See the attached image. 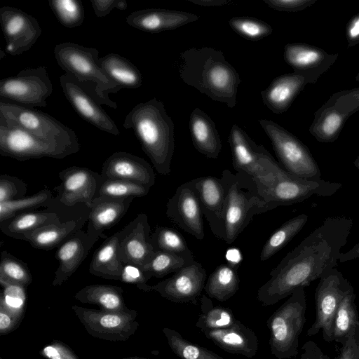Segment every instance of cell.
Masks as SVG:
<instances>
[{"instance_id": "6da1fadb", "label": "cell", "mask_w": 359, "mask_h": 359, "mask_svg": "<svg viewBox=\"0 0 359 359\" xmlns=\"http://www.w3.org/2000/svg\"><path fill=\"white\" fill-rule=\"evenodd\" d=\"M353 224L348 217H327L272 269L270 278L257 291L259 303L275 304L336 268Z\"/></svg>"}, {"instance_id": "7a4b0ae2", "label": "cell", "mask_w": 359, "mask_h": 359, "mask_svg": "<svg viewBox=\"0 0 359 359\" xmlns=\"http://www.w3.org/2000/svg\"><path fill=\"white\" fill-rule=\"evenodd\" d=\"M182 80L214 101L233 108L241 79L223 53L211 47L191 48L180 54Z\"/></svg>"}, {"instance_id": "3957f363", "label": "cell", "mask_w": 359, "mask_h": 359, "mask_svg": "<svg viewBox=\"0 0 359 359\" xmlns=\"http://www.w3.org/2000/svg\"><path fill=\"white\" fill-rule=\"evenodd\" d=\"M123 126L133 130L157 172L168 175L175 148L174 124L163 102L152 98L136 104L126 116Z\"/></svg>"}, {"instance_id": "277c9868", "label": "cell", "mask_w": 359, "mask_h": 359, "mask_svg": "<svg viewBox=\"0 0 359 359\" xmlns=\"http://www.w3.org/2000/svg\"><path fill=\"white\" fill-rule=\"evenodd\" d=\"M55 60L65 73L70 74L87 86L101 104L112 109L118 107L109 93H116L121 88L106 74L100 64L97 49L72 42H64L54 48Z\"/></svg>"}, {"instance_id": "5b68a950", "label": "cell", "mask_w": 359, "mask_h": 359, "mask_svg": "<svg viewBox=\"0 0 359 359\" xmlns=\"http://www.w3.org/2000/svg\"><path fill=\"white\" fill-rule=\"evenodd\" d=\"M306 299L304 287L297 289L269 318L271 353L278 359L298 354L299 337L306 322Z\"/></svg>"}, {"instance_id": "8992f818", "label": "cell", "mask_w": 359, "mask_h": 359, "mask_svg": "<svg viewBox=\"0 0 359 359\" xmlns=\"http://www.w3.org/2000/svg\"><path fill=\"white\" fill-rule=\"evenodd\" d=\"M0 118L74 154L80 150L81 144L75 132L46 112L1 101Z\"/></svg>"}, {"instance_id": "52a82bcc", "label": "cell", "mask_w": 359, "mask_h": 359, "mask_svg": "<svg viewBox=\"0 0 359 359\" xmlns=\"http://www.w3.org/2000/svg\"><path fill=\"white\" fill-rule=\"evenodd\" d=\"M256 193L274 208L302 202L312 196H330L341 189L339 182L299 177L283 170L269 181L255 184Z\"/></svg>"}, {"instance_id": "ba28073f", "label": "cell", "mask_w": 359, "mask_h": 359, "mask_svg": "<svg viewBox=\"0 0 359 359\" xmlns=\"http://www.w3.org/2000/svg\"><path fill=\"white\" fill-rule=\"evenodd\" d=\"M221 178L226 191L223 241L232 244L255 215L274 208L257 193L243 191L238 177L229 170H224Z\"/></svg>"}, {"instance_id": "9c48e42d", "label": "cell", "mask_w": 359, "mask_h": 359, "mask_svg": "<svg viewBox=\"0 0 359 359\" xmlns=\"http://www.w3.org/2000/svg\"><path fill=\"white\" fill-rule=\"evenodd\" d=\"M259 122L286 171L302 178H320L318 165L299 138L273 121L261 119Z\"/></svg>"}, {"instance_id": "30bf717a", "label": "cell", "mask_w": 359, "mask_h": 359, "mask_svg": "<svg viewBox=\"0 0 359 359\" xmlns=\"http://www.w3.org/2000/svg\"><path fill=\"white\" fill-rule=\"evenodd\" d=\"M229 142L234 169L248 174L255 184L269 181L283 170L262 145L257 144L236 124L231 127Z\"/></svg>"}, {"instance_id": "8fae6325", "label": "cell", "mask_w": 359, "mask_h": 359, "mask_svg": "<svg viewBox=\"0 0 359 359\" xmlns=\"http://www.w3.org/2000/svg\"><path fill=\"white\" fill-rule=\"evenodd\" d=\"M354 288L343 274L334 268L324 274L315 290L316 319L307 330L311 337L323 332L324 340L332 342L335 314L343 299Z\"/></svg>"}, {"instance_id": "7c38bea8", "label": "cell", "mask_w": 359, "mask_h": 359, "mask_svg": "<svg viewBox=\"0 0 359 359\" xmlns=\"http://www.w3.org/2000/svg\"><path fill=\"white\" fill-rule=\"evenodd\" d=\"M53 93V84L44 66L27 67L0 81L1 101L27 107H43Z\"/></svg>"}, {"instance_id": "4fadbf2b", "label": "cell", "mask_w": 359, "mask_h": 359, "mask_svg": "<svg viewBox=\"0 0 359 359\" xmlns=\"http://www.w3.org/2000/svg\"><path fill=\"white\" fill-rule=\"evenodd\" d=\"M358 111L359 87L338 91L316 111L309 131L320 142H333L348 118Z\"/></svg>"}, {"instance_id": "5bb4252c", "label": "cell", "mask_w": 359, "mask_h": 359, "mask_svg": "<svg viewBox=\"0 0 359 359\" xmlns=\"http://www.w3.org/2000/svg\"><path fill=\"white\" fill-rule=\"evenodd\" d=\"M72 150L45 141L0 118V154L18 161L43 157L64 158Z\"/></svg>"}, {"instance_id": "9a60e30c", "label": "cell", "mask_w": 359, "mask_h": 359, "mask_svg": "<svg viewBox=\"0 0 359 359\" xmlns=\"http://www.w3.org/2000/svg\"><path fill=\"white\" fill-rule=\"evenodd\" d=\"M86 332L92 337L109 341H125L135 334L139 323L134 309L124 312L105 311L79 306L72 307Z\"/></svg>"}, {"instance_id": "2e32d148", "label": "cell", "mask_w": 359, "mask_h": 359, "mask_svg": "<svg viewBox=\"0 0 359 359\" xmlns=\"http://www.w3.org/2000/svg\"><path fill=\"white\" fill-rule=\"evenodd\" d=\"M60 83L66 98L83 120L110 135H120L115 122L103 109L98 98L87 86L68 73L60 76Z\"/></svg>"}, {"instance_id": "e0dca14e", "label": "cell", "mask_w": 359, "mask_h": 359, "mask_svg": "<svg viewBox=\"0 0 359 359\" xmlns=\"http://www.w3.org/2000/svg\"><path fill=\"white\" fill-rule=\"evenodd\" d=\"M60 184L54 188L57 191L53 201L71 208L85 204L88 208L98 196L103 178L99 173L83 167L72 166L59 172Z\"/></svg>"}, {"instance_id": "ac0fdd59", "label": "cell", "mask_w": 359, "mask_h": 359, "mask_svg": "<svg viewBox=\"0 0 359 359\" xmlns=\"http://www.w3.org/2000/svg\"><path fill=\"white\" fill-rule=\"evenodd\" d=\"M330 68L323 67L308 71H294L275 78L261 92L264 104L275 114L285 112L305 87L316 83Z\"/></svg>"}, {"instance_id": "d6986e66", "label": "cell", "mask_w": 359, "mask_h": 359, "mask_svg": "<svg viewBox=\"0 0 359 359\" xmlns=\"http://www.w3.org/2000/svg\"><path fill=\"white\" fill-rule=\"evenodd\" d=\"M0 25L6 43V51L12 56L29 50L42 33L39 21L19 8H0Z\"/></svg>"}, {"instance_id": "ffe728a7", "label": "cell", "mask_w": 359, "mask_h": 359, "mask_svg": "<svg viewBox=\"0 0 359 359\" xmlns=\"http://www.w3.org/2000/svg\"><path fill=\"white\" fill-rule=\"evenodd\" d=\"M205 269L194 260L171 277L151 285V290L175 303L196 304L205 287Z\"/></svg>"}, {"instance_id": "44dd1931", "label": "cell", "mask_w": 359, "mask_h": 359, "mask_svg": "<svg viewBox=\"0 0 359 359\" xmlns=\"http://www.w3.org/2000/svg\"><path fill=\"white\" fill-rule=\"evenodd\" d=\"M165 214L177 226L198 240L205 237L203 212L194 180L178 187L166 204Z\"/></svg>"}, {"instance_id": "7402d4cb", "label": "cell", "mask_w": 359, "mask_h": 359, "mask_svg": "<svg viewBox=\"0 0 359 359\" xmlns=\"http://www.w3.org/2000/svg\"><path fill=\"white\" fill-rule=\"evenodd\" d=\"M118 255L123 264H132L144 269L156 252L151 241V226L145 213L123 228Z\"/></svg>"}, {"instance_id": "603a6c76", "label": "cell", "mask_w": 359, "mask_h": 359, "mask_svg": "<svg viewBox=\"0 0 359 359\" xmlns=\"http://www.w3.org/2000/svg\"><path fill=\"white\" fill-rule=\"evenodd\" d=\"M203 215L212 233L224 240V221L226 191L222 179L206 176L194 179Z\"/></svg>"}, {"instance_id": "cb8c5ba5", "label": "cell", "mask_w": 359, "mask_h": 359, "mask_svg": "<svg viewBox=\"0 0 359 359\" xmlns=\"http://www.w3.org/2000/svg\"><path fill=\"white\" fill-rule=\"evenodd\" d=\"M103 180H122L151 187L156 175L151 165L144 158L126 151H116L103 163Z\"/></svg>"}, {"instance_id": "d4e9b609", "label": "cell", "mask_w": 359, "mask_h": 359, "mask_svg": "<svg viewBox=\"0 0 359 359\" xmlns=\"http://www.w3.org/2000/svg\"><path fill=\"white\" fill-rule=\"evenodd\" d=\"M134 198H113L102 196L95 198L90 206L87 233L97 241L106 238L104 234L117 224L128 210Z\"/></svg>"}, {"instance_id": "484cf974", "label": "cell", "mask_w": 359, "mask_h": 359, "mask_svg": "<svg viewBox=\"0 0 359 359\" xmlns=\"http://www.w3.org/2000/svg\"><path fill=\"white\" fill-rule=\"evenodd\" d=\"M191 13L160 8H147L133 11L126 18V22L141 31L158 33L171 30L198 19Z\"/></svg>"}, {"instance_id": "4316f807", "label": "cell", "mask_w": 359, "mask_h": 359, "mask_svg": "<svg viewBox=\"0 0 359 359\" xmlns=\"http://www.w3.org/2000/svg\"><path fill=\"white\" fill-rule=\"evenodd\" d=\"M97 241L82 229L62 243L55 254L59 262L52 283L59 286L67 280L80 266Z\"/></svg>"}, {"instance_id": "83f0119b", "label": "cell", "mask_w": 359, "mask_h": 359, "mask_svg": "<svg viewBox=\"0 0 359 359\" xmlns=\"http://www.w3.org/2000/svg\"><path fill=\"white\" fill-rule=\"evenodd\" d=\"M203 333L221 349L230 353L251 358L257 353L259 341L255 332L238 320L228 328L205 330Z\"/></svg>"}, {"instance_id": "f1b7e54d", "label": "cell", "mask_w": 359, "mask_h": 359, "mask_svg": "<svg viewBox=\"0 0 359 359\" xmlns=\"http://www.w3.org/2000/svg\"><path fill=\"white\" fill-rule=\"evenodd\" d=\"M88 214L73 218L62 219L57 222L42 226L25 235L22 240L33 248L50 250L60 246L77 231L81 230L88 222Z\"/></svg>"}, {"instance_id": "f546056e", "label": "cell", "mask_w": 359, "mask_h": 359, "mask_svg": "<svg viewBox=\"0 0 359 359\" xmlns=\"http://www.w3.org/2000/svg\"><path fill=\"white\" fill-rule=\"evenodd\" d=\"M189 130L196 149L208 158L216 159L222 150V141L212 119L195 108L190 114Z\"/></svg>"}, {"instance_id": "4dcf8cb0", "label": "cell", "mask_w": 359, "mask_h": 359, "mask_svg": "<svg viewBox=\"0 0 359 359\" xmlns=\"http://www.w3.org/2000/svg\"><path fill=\"white\" fill-rule=\"evenodd\" d=\"M123 233L122 229L107 237L95 251L88 269L91 274L107 280H121L124 264L118 255V247Z\"/></svg>"}, {"instance_id": "1f68e13d", "label": "cell", "mask_w": 359, "mask_h": 359, "mask_svg": "<svg viewBox=\"0 0 359 359\" xmlns=\"http://www.w3.org/2000/svg\"><path fill=\"white\" fill-rule=\"evenodd\" d=\"M339 54L304 43H287L284 46L283 58L294 71H308L323 67H331Z\"/></svg>"}, {"instance_id": "d6a6232c", "label": "cell", "mask_w": 359, "mask_h": 359, "mask_svg": "<svg viewBox=\"0 0 359 359\" xmlns=\"http://www.w3.org/2000/svg\"><path fill=\"white\" fill-rule=\"evenodd\" d=\"M74 299L83 304L97 305L105 311L130 310L125 304L123 290L119 286L104 284L87 285L76 293Z\"/></svg>"}, {"instance_id": "836d02e7", "label": "cell", "mask_w": 359, "mask_h": 359, "mask_svg": "<svg viewBox=\"0 0 359 359\" xmlns=\"http://www.w3.org/2000/svg\"><path fill=\"white\" fill-rule=\"evenodd\" d=\"M99 61L108 76L121 89H135L142 86V76L140 70L125 57L109 53L100 57Z\"/></svg>"}, {"instance_id": "e575fe53", "label": "cell", "mask_w": 359, "mask_h": 359, "mask_svg": "<svg viewBox=\"0 0 359 359\" xmlns=\"http://www.w3.org/2000/svg\"><path fill=\"white\" fill-rule=\"evenodd\" d=\"M239 284L236 268L231 264H222L210 275L204 289L210 298L224 302L237 292Z\"/></svg>"}, {"instance_id": "d590c367", "label": "cell", "mask_w": 359, "mask_h": 359, "mask_svg": "<svg viewBox=\"0 0 359 359\" xmlns=\"http://www.w3.org/2000/svg\"><path fill=\"white\" fill-rule=\"evenodd\" d=\"M355 299L354 291L348 294L340 303L334 316L332 340L341 344L359 329V316Z\"/></svg>"}, {"instance_id": "8d00e7d4", "label": "cell", "mask_w": 359, "mask_h": 359, "mask_svg": "<svg viewBox=\"0 0 359 359\" xmlns=\"http://www.w3.org/2000/svg\"><path fill=\"white\" fill-rule=\"evenodd\" d=\"M308 219L309 216L302 213L279 226L264 243L260 252V260H268L285 247L304 228Z\"/></svg>"}, {"instance_id": "74e56055", "label": "cell", "mask_w": 359, "mask_h": 359, "mask_svg": "<svg viewBox=\"0 0 359 359\" xmlns=\"http://www.w3.org/2000/svg\"><path fill=\"white\" fill-rule=\"evenodd\" d=\"M200 302L201 313L196 323V327L202 332L205 330L228 328L237 320L230 309L215 306L211 299L206 295L200 297Z\"/></svg>"}, {"instance_id": "f35d334b", "label": "cell", "mask_w": 359, "mask_h": 359, "mask_svg": "<svg viewBox=\"0 0 359 359\" xmlns=\"http://www.w3.org/2000/svg\"><path fill=\"white\" fill-rule=\"evenodd\" d=\"M53 198L51 191L44 189L20 199L1 202L0 203V222L24 212L34 211L41 207L46 208L50 206Z\"/></svg>"}, {"instance_id": "ab89813d", "label": "cell", "mask_w": 359, "mask_h": 359, "mask_svg": "<svg viewBox=\"0 0 359 359\" xmlns=\"http://www.w3.org/2000/svg\"><path fill=\"white\" fill-rule=\"evenodd\" d=\"M194 261V257L189 254H175L156 251L144 270L151 277L163 278L170 273H175Z\"/></svg>"}, {"instance_id": "60d3db41", "label": "cell", "mask_w": 359, "mask_h": 359, "mask_svg": "<svg viewBox=\"0 0 359 359\" xmlns=\"http://www.w3.org/2000/svg\"><path fill=\"white\" fill-rule=\"evenodd\" d=\"M32 282L30 270L26 263L4 250L1 253L0 283L3 287L20 285L27 287Z\"/></svg>"}, {"instance_id": "b9f144b4", "label": "cell", "mask_w": 359, "mask_h": 359, "mask_svg": "<svg viewBox=\"0 0 359 359\" xmlns=\"http://www.w3.org/2000/svg\"><path fill=\"white\" fill-rule=\"evenodd\" d=\"M172 351L181 359H225L215 352L185 339L177 331L163 329Z\"/></svg>"}, {"instance_id": "7bdbcfd3", "label": "cell", "mask_w": 359, "mask_h": 359, "mask_svg": "<svg viewBox=\"0 0 359 359\" xmlns=\"http://www.w3.org/2000/svg\"><path fill=\"white\" fill-rule=\"evenodd\" d=\"M151 241L156 251L182 255L191 253L184 237L169 227L156 226L151 234Z\"/></svg>"}, {"instance_id": "ee69618b", "label": "cell", "mask_w": 359, "mask_h": 359, "mask_svg": "<svg viewBox=\"0 0 359 359\" xmlns=\"http://www.w3.org/2000/svg\"><path fill=\"white\" fill-rule=\"evenodd\" d=\"M150 188L133 182L122 180H103L98 196L113 198L143 197L148 194Z\"/></svg>"}, {"instance_id": "f6af8a7d", "label": "cell", "mask_w": 359, "mask_h": 359, "mask_svg": "<svg viewBox=\"0 0 359 359\" xmlns=\"http://www.w3.org/2000/svg\"><path fill=\"white\" fill-rule=\"evenodd\" d=\"M50 8L58 21L67 28H75L83 24L84 8L80 0H49Z\"/></svg>"}, {"instance_id": "bcb514c9", "label": "cell", "mask_w": 359, "mask_h": 359, "mask_svg": "<svg viewBox=\"0 0 359 359\" xmlns=\"http://www.w3.org/2000/svg\"><path fill=\"white\" fill-rule=\"evenodd\" d=\"M229 25L238 34L248 40L258 41L268 36L273 29L268 23L250 17H234Z\"/></svg>"}, {"instance_id": "7dc6e473", "label": "cell", "mask_w": 359, "mask_h": 359, "mask_svg": "<svg viewBox=\"0 0 359 359\" xmlns=\"http://www.w3.org/2000/svg\"><path fill=\"white\" fill-rule=\"evenodd\" d=\"M27 184L17 177L2 174L0 175V203L25 197Z\"/></svg>"}, {"instance_id": "c3c4849f", "label": "cell", "mask_w": 359, "mask_h": 359, "mask_svg": "<svg viewBox=\"0 0 359 359\" xmlns=\"http://www.w3.org/2000/svg\"><path fill=\"white\" fill-rule=\"evenodd\" d=\"M25 301L26 293L25 287L20 285L4 287L0 299V305L11 311L24 314Z\"/></svg>"}, {"instance_id": "681fc988", "label": "cell", "mask_w": 359, "mask_h": 359, "mask_svg": "<svg viewBox=\"0 0 359 359\" xmlns=\"http://www.w3.org/2000/svg\"><path fill=\"white\" fill-rule=\"evenodd\" d=\"M151 278V276L143 269L135 265L124 264L120 280L134 284L138 289L144 292H150L151 285H147V281Z\"/></svg>"}, {"instance_id": "f907efd6", "label": "cell", "mask_w": 359, "mask_h": 359, "mask_svg": "<svg viewBox=\"0 0 359 359\" xmlns=\"http://www.w3.org/2000/svg\"><path fill=\"white\" fill-rule=\"evenodd\" d=\"M46 359H79L74 351L60 341H53L39 352Z\"/></svg>"}, {"instance_id": "816d5d0a", "label": "cell", "mask_w": 359, "mask_h": 359, "mask_svg": "<svg viewBox=\"0 0 359 359\" xmlns=\"http://www.w3.org/2000/svg\"><path fill=\"white\" fill-rule=\"evenodd\" d=\"M317 0H263L270 8L279 11L298 12L311 6Z\"/></svg>"}, {"instance_id": "f5cc1de1", "label": "cell", "mask_w": 359, "mask_h": 359, "mask_svg": "<svg viewBox=\"0 0 359 359\" xmlns=\"http://www.w3.org/2000/svg\"><path fill=\"white\" fill-rule=\"evenodd\" d=\"M23 313L11 311L0 305V334H7L14 331L21 323Z\"/></svg>"}, {"instance_id": "db71d44e", "label": "cell", "mask_w": 359, "mask_h": 359, "mask_svg": "<svg viewBox=\"0 0 359 359\" xmlns=\"http://www.w3.org/2000/svg\"><path fill=\"white\" fill-rule=\"evenodd\" d=\"M90 4L95 15L98 18L105 17L114 8L125 11L128 8V4L124 0H90Z\"/></svg>"}, {"instance_id": "11a10c76", "label": "cell", "mask_w": 359, "mask_h": 359, "mask_svg": "<svg viewBox=\"0 0 359 359\" xmlns=\"http://www.w3.org/2000/svg\"><path fill=\"white\" fill-rule=\"evenodd\" d=\"M337 359H359V329L353 332L342 344Z\"/></svg>"}, {"instance_id": "9f6ffc18", "label": "cell", "mask_w": 359, "mask_h": 359, "mask_svg": "<svg viewBox=\"0 0 359 359\" xmlns=\"http://www.w3.org/2000/svg\"><path fill=\"white\" fill-rule=\"evenodd\" d=\"M345 34L348 47L359 43V13L352 16L346 24Z\"/></svg>"}, {"instance_id": "6f0895ef", "label": "cell", "mask_w": 359, "mask_h": 359, "mask_svg": "<svg viewBox=\"0 0 359 359\" xmlns=\"http://www.w3.org/2000/svg\"><path fill=\"white\" fill-rule=\"evenodd\" d=\"M302 351L300 359H332L324 354L321 348L311 340L303 345Z\"/></svg>"}, {"instance_id": "680465c9", "label": "cell", "mask_w": 359, "mask_h": 359, "mask_svg": "<svg viewBox=\"0 0 359 359\" xmlns=\"http://www.w3.org/2000/svg\"><path fill=\"white\" fill-rule=\"evenodd\" d=\"M357 258H359V243L348 252L341 253L339 261L340 262H345Z\"/></svg>"}, {"instance_id": "91938a15", "label": "cell", "mask_w": 359, "mask_h": 359, "mask_svg": "<svg viewBox=\"0 0 359 359\" xmlns=\"http://www.w3.org/2000/svg\"><path fill=\"white\" fill-rule=\"evenodd\" d=\"M188 1L201 6H222L230 4L226 0H187Z\"/></svg>"}, {"instance_id": "94428289", "label": "cell", "mask_w": 359, "mask_h": 359, "mask_svg": "<svg viewBox=\"0 0 359 359\" xmlns=\"http://www.w3.org/2000/svg\"><path fill=\"white\" fill-rule=\"evenodd\" d=\"M226 257L229 262H233L232 266H234L233 264H238L240 261L241 254L237 249H231L226 252Z\"/></svg>"}, {"instance_id": "6125c7cd", "label": "cell", "mask_w": 359, "mask_h": 359, "mask_svg": "<svg viewBox=\"0 0 359 359\" xmlns=\"http://www.w3.org/2000/svg\"><path fill=\"white\" fill-rule=\"evenodd\" d=\"M354 166L359 170V156L355 159L353 162Z\"/></svg>"}, {"instance_id": "be15d7a7", "label": "cell", "mask_w": 359, "mask_h": 359, "mask_svg": "<svg viewBox=\"0 0 359 359\" xmlns=\"http://www.w3.org/2000/svg\"><path fill=\"white\" fill-rule=\"evenodd\" d=\"M121 359H149V358H121Z\"/></svg>"}, {"instance_id": "e7e4bbea", "label": "cell", "mask_w": 359, "mask_h": 359, "mask_svg": "<svg viewBox=\"0 0 359 359\" xmlns=\"http://www.w3.org/2000/svg\"><path fill=\"white\" fill-rule=\"evenodd\" d=\"M355 81H359V72H358V73L357 74V75L355 76Z\"/></svg>"}, {"instance_id": "03108f58", "label": "cell", "mask_w": 359, "mask_h": 359, "mask_svg": "<svg viewBox=\"0 0 359 359\" xmlns=\"http://www.w3.org/2000/svg\"><path fill=\"white\" fill-rule=\"evenodd\" d=\"M333 359H337V358H333Z\"/></svg>"}, {"instance_id": "003e7915", "label": "cell", "mask_w": 359, "mask_h": 359, "mask_svg": "<svg viewBox=\"0 0 359 359\" xmlns=\"http://www.w3.org/2000/svg\"><path fill=\"white\" fill-rule=\"evenodd\" d=\"M0 359H3V358H0Z\"/></svg>"}]
</instances>
